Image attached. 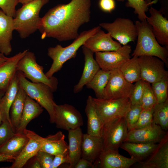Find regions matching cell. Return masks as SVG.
<instances>
[{"label":"cell","mask_w":168,"mask_h":168,"mask_svg":"<svg viewBox=\"0 0 168 168\" xmlns=\"http://www.w3.org/2000/svg\"><path fill=\"white\" fill-rule=\"evenodd\" d=\"M156 103L151 84L144 81L143 92L140 104L141 107L143 109H152Z\"/></svg>","instance_id":"obj_37"},{"label":"cell","mask_w":168,"mask_h":168,"mask_svg":"<svg viewBox=\"0 0 168 168\" xmlns=\"http://www.w3.org/2000/svg\"><path fill=\"white\" fill-rule=\"evenodd\" d=\"M68 131L69 167L74 168L75 166L81 158V147L83 133L80 127Z\"/></svg>","instance_id":"obj_24"},{"label":"cell","mask_w":168,"mask_h":168,"mask_svg":"<svg viewBox=\"0 0 168 168\" xmlns=\"http://www.w3.org/2000/svg\"><path fill=\"white\" fill-rule=\"evenodd\" d=\"M29 140L23 133H16L0 146V154L15 158L20 154Z\"/></svg>","instance_id":"obj_29"},{"label":"cell","mask_w":168,"mask_h":168,"mask_svg":"<svg viewBox=\"0 0 168 168\" xmlns=\"http://www.w3.org/2000/svg\"><path fill=\"white\" fill-rule=\"evenodd\" d=\"M68 151L65 153L54 156L53 162V168H57L64 163L69 164Z\"/></svg>","instance_id":"obj_45"},{"label":"cell","mask_w":168,"mask_h":168,"mask_svg":"<svg viewBox=\"0 0 168 168\" xmlns=\"http://www.w3.org/2000/svg\"><path fill=\"white\" fill-rule=\"evenodd\" d=\"M125 80L133 83L141 79V69L138 57L133 56L119 68Z\"/></svg>","instance_id":"obj_32"},{"label":"cell","mask_w":168,"mask_h":168,"mask_svg":"<svg viewBox=\"0 0 168 168\" xmlns=\"http://www.w3.org/2000/svg\"><path fill=\"white\" fill-rule=\"evenodd\" d=\"M28 49L19 52L8 59L0 66V90L6 91L17 71V65L20 59Z\"/></svg>","instance_id":"obj_23"},{"label":"cell","mask_w":168,"mask_h":168,"mask_svg":"<svg viewBox=\"0 0 168 168\" xmlns=\"http://www.w3.org/2000/svg\"><path fill=\"white\" fill-rule=\"evenodd\" d=\"M34 0H18V3H21L22 5H24Z\"/></svg>","instance_id":"obj_52"},{"label":"cell","mask_w":168,"mask_h":168,"mask_svg":"<svg viewBox=\"0 0 168 168\" xmlns=\"http://www.w3.org/2000/svg\"><path fill=\"white\" fill-rule=\"evenodd\" d=\"M5 91L4 90H0V125L2 122V118L1 109L0 102L1 99L3 96L4 95Z\"/></svg>","instance_id":"obj_51"},{"label":"cell","mask_w":168,"mask_h":168,"mask_svg":"<svg viewBox=\"0 0 168 168\" xmlns=\"http://www.w3.org/2000/svg\"><path fill=\"white\" fill-rule=\"evenodd\" d=\"M15 159L13 157L0 154V162L12 161Z\"/></svg>","instance_id":"obj_48"},{"label":"cell","mask_w":168,"mask_h":168,"mask_svg":"<svg viewBox=\"0 0 168 168\" xmlns=\"http://www.w3.org/2000/svg\"><path fill=\"white\" fill-rule=\"evenodd\" d=\"M18 3V0H0V8L6 15L14 18Z\"/></svg>","instance_id":"obj_42"},{"label":"cell","mask_w":168,"mask_h":168,"mask_svg":"<svg viewBox=\"0 0 168 168\" xmlns=\"http://www.w3.org/2000/svg\"><path fill=\"white\" fill-rule=\"evenodd\" d=\"M134 84L127 82L119 68L110 71L108 82L105 88L103 99H116L129 98Z\"/></svg>","instance_id":"obj_11"},{"label":"cell","mask_w":168,"mask_h":168,"mask_svg":"<svg viewBox=\"0 0 168 168\" xmlns=\"http://www.w3.org/2000/svg\"><path fill=\"white\" fill-rule=\"evenodd\" d=\"M91 0H71L49 9L41 18L38 30L41 39L51 37L59 41L75 39L80 27L90 19Z\"/></svg>","instance_id":"obj_1"},{"label":"cell","mask_w":168,"mask_h":168,"mask_svg":"<svg viewBox=\"0 0 168 168\" xmlns=\"http://www.w3.org/2000/svg\"><path fill=\"white\" fill-rule=\"evenodd\" d=\"M153 122L163 130L168 129V99L163 102L156 103L153 108Z\"/></svg>","instance_id":"obj_34"},{"label":"cell","mask_w":168,"mask_h":168,"mask_svg":"<svg viewBox=\"0 0 168 168\" xmlns=\"http://www.w3.org/2000/svg\"><path fill=\"white\" fill-rule=\"evenodd\" d=\"M118 2H123L124 0H116ZM125 6L128 7L132 8L134 10V13L138 15L140 21H146L147 17L146 12L149 7L152 4L147 3L145 0H127Z\"/></svg>","instance_id":"obj_35"},{"label":"cell","mask_w":168,"mask_h":168,"mask_svg":"<svg viewBox=\"0 0 168 168\" xmlns=\"http://www.w3.org/2000/svg\"><path fill=\"white\" fill-rule=\"evenodd\" d=\"M35 157L39 162L41 168H53L54 155L40 150Z\"/></svg>","instance_id":"obj_43"},{"label":"cell","mask_w":168,"mask_h":168,"mask_svg":"<svg viewBox=\"0 0 168 168\" xmlns=\"http://www.w3.org/2000/svg\"><path fill=\"white\" fill-rule=\"evenodd\" d=\"M128 130L124 117L116 119L104 124L101 133L104 150H118L126 138Z\"/></svg>","instance_id":"obj_8"},{"label":"cell","mask_w":168,"mask_h":168,"mask_svg":"<svg viewBox=\"0 0 168 168\" xmlns=\"http://www.w3.org/2000/svg\"><path fill=\"white\" fill-rule=\"evenodd\" d=\"M131 52V46L127 44L116 50L96 52L95 59L101 69L111 71L119 68L130 59Z\"/></svg>","instance_id":"obj_13"},{"label":"cell","mask_w":168,"mask_h":168,"mask_svg":"<svg viewBox=\"0 0 168 168\" xmlns=\"http://www.w3.org/2000/svg\"><path fill=\"white\" fill-rule=\"evenodd\" d=\"M158 143L125 142L120 147L127 151L131 158L138 160V162H139L144 161L149 156L157 146Z\"/></svg>","instance_id":"obj_27"},{"label":"cell","mask_w":168,"mask_h":168,"mask_svg":"<svg viewBox=\"0 0 168 168\" xmlns=\"http://www.w3.org/2000/svg\"><path fill=\"white\" fill-rule=\"evenodd\" d=\"M145 1L147 3L151 4L152 5L153 4L156 3L158 1V0H154L153 1L152 0H145Z\"/></svg>","instance_id":"obj_53"},{"label":"cell","mask_w":168,"mask_h":168,"mask_svg":"<svg viewBox=\"0 0 168 168\" xmlns=\"http://www.w3.org/2000/svg\"><path fill=\"white\" fill-rule=\"evenodd\" d=\"M83 45L94 53L116 50L122 46L113 39L109 32L105 33L100 28L89 37Z\"/></svg>","instance_id":"obj_16"},{"label":"cell","mask_w":168,"mask_h":168,"mask_svg":"<svg viewBox=\"0 0 168 168\" xmlns=\"http://www.w3.org/2000/svg\"><path fill=\"white\" fill-rule=\"evenodd\" d=\"M82 52L85 61L84 67L82 76L78 83L73 88V92H80L84 86L90 81L100 68L96 60L93 57L94 53L82 45Z\"/></svg>","instance_id":"obj_20"},{"label":"cell","mask_w":168,"mask_h":168,"mask_svg":"<svg viewBox=\"0 0 168 168\" xmlns=\"http://www.w3.org/2000/svg\"><path fill=\"white\" fill-rule=\"evenodd\" d=\"M158 0L161 4V8L159 11L168 19V0Z\"/></svg>","instance_id":"obj_47"},{"label":"cell","mask_w":168,"mask_h":168,"mask_svg":"<svg viewBox=\"0 0 168 168\" xmlns=\"http://www.w3.org/2000/svg\"><path fill=\"white\" fill-rule=\"evenodd\" d=\"M141 69V79L150 84L168 79V72L165 64L159 58L153 56L138 57Z\"/></svg>","instance_id":"obj_10"},{"label":"cell","mask_w":168,"mask_h":168,"mask_svg":"<svg viewBox=\"0 0 168 168\" xmlns=\"http://www.w3.org/2000/svg\"><path fill=\"white\" fill-rule=\"evenodd\" d=\"M8 57L5 56L4 54L0 53V66L2 65L8 59Z\"/></svg>","instance_id":"obj_50"},{"label":"cell","mask_w":168,"mask_h":168,"mask_svg":"<svg viewBox=\"0 0 168 168\" xmlns=\"http://www.w3.org/2000/svg\"><path fill=\"white\" fill-rule=\"evenodd\" d=\"M14 30L13 18L0 9V53L5 55H9L12 51L11 41Z\"/></svg>","instance_id":"obj_22"},{"label":"cell","mask_w":168,"mask_h":168,"mask_svg":"<svg viewBox=\"0 0 168 168\" xmlns=\"http://www.w3.org/2000/svg\"><path fill=\"white\" fill-rule=\"evenodd\" d=\"M94 165L91 162L81 158L75 166L74 168H94Z\"/></svg>","instance_id":"obj_46"},{"label":"cell","mask_w":168,"mask_h":168,"mask_svg":"<svg viewBox=\"0 0 168 168\" xmlns=\"http://www.w3.org/2000/svg\"><path fill=\"white\" fill-rule=\"evenodd\" d=\"M138 161L127 158L119 153L118 150L108 149L101 153L97 161L101 168H129Z\"/></svg>","instance_id":"obj_19"},{"label":"cell","mask_w":168,"mask_h":168,"mask_svg":"<svg viewBox=\"0 0 168 168\" xmlns=\"http://www.w3.org/2000/svg\"><path fill=\"white\" fill-rule=\"evenodd\" d=\"M16 133V130L7 120L3 121L0 125V146L4 144Z\"/></svg>","instance_id":"obj_40"},{"label":"cell","mask_w":168,"mask_h":168,"mask_svg":"<svg viewBox=\"0 0 168 168\" xmlns=\"http://www.w3.org/2000/svg\"><path fill=\"white\" fill-rule=\"evenodd\" d=\"M151 16L146 21L152 27V32L160 44L168 49V20L159 11L151 7L149 9Z\"/></svg>","instance_id":"obj_18"},{"label":"cell","mask_w":168,"mask_h":168,"mask_svg":"<svg viewBox=\"0 0 168 168\" xmlns=\"http://www.w3.org/2000/svg\"><path fill=\"white\" fill-rule=\"evenodd\" d=\"M43 107L35 100L27 96L24 104L20 125L16 133H22L28 123L38 117L43 112Z\"/></svg>","instance_id":"obj_26"},{"label":"cell","mask_w":168,"mask_h":168,"mask_svg":"<svg viewBox=\"0 0 168 168\" xmlns=\"http://www.w3.org/2000/svg\"><path fill=\"white\" fill-rule=\"evenodd\" d=\"M27 96L26 92L19 85L18 92L11 105L9 111L10 121L16 130L20 125Z\"/></svg>","instance_id":"obj_31"},{"label":"cell","mask_w":168,"mask_h":168,"mask_svg":"<svg viewBox=\"0 0 168 168\" xmlns=\"http://www.w3.org/2000/svg\"><path fill=\"white\" fill-rule=\"evenodd\" d=\"M158 125L153 122L145 127L128 131L124 142L138 143H158L168 133Z\"/></svg>","instance_id":"obj_15"},{"label":"cell","mask_w":168,"mask_h":168,"mask_svg":"<svg viewBox=\"0 0 168 168\" xmlns=\"http://www.w3.org/2000/svg\"><path fill=\"white\" fill-rule=\"evenodd\" d=\"M49 0H35L22 5L16 11L13 18L14 30L22 39L29 37L38 30L42 7Z\"/></svg>","instance_id":"obj_3"},{"label":"cell","mask_w":168,"mask_h":168,"mask_svg":"<svg viewBox=\"0 0 168 168\" xmlns=\"http://www.w3.org/2000/svg\"><path fill=\"white\" fill-rule=\"evenodd\" d=\"M85 112L87 119V133L101 137L104 124L96 110L93 97L91 96H88L86 100Z\"/></svg>","instance_id":"obj_25"},{"label":"cell","mask_w":168,"mask_h":168,"mask_svg":"<svg viewBox=\"0 0 168 168\" xmlns=\"http://www.w3.org/2000/svg\"><path fill=\"white\" fill-rule=\"evenodd\" d=\"M100 28L101 27L98 26L82 31L72 43L66 47H63L60 44H57L54 47L49 48L47 54L53 61L50 68L45 73L46 76L51 77L55 73L61 69L67 61L74 58L79 49L89 37Z\"/></svg>","instance_id":"obj_4"},{"label":"cell","mask_w":168,"mask_h":168,"mask_svg":"<svg viewBox=\"0 0 168 168\" xmlns=\"http://www.w3.org/2000/svg\"><path fill=\"white\" fill-rule=\"evenodd\" d=\"M34 157V160L32 161L29 167L31 168H41L39 162L35 156Z\"/></svg>","instance_id":"obj_49"},{"label":"cell","mask_w":168,"mask_h":168,"mask_svg":"<svg viewBox=\"0 0 168 168\" xmlns=\"http://www.w3.org/2000/svg\"><path fill=\"white\" fill-rule=\"evenodd\" d=\"M143 90V80L141 79L135 82L131 96L129 98L131 105L140 104Z\"/></svg>","instance_id":"obj_41"},{"label":"cell","mask_w":168,"mask_h":168,"mask_svg":"<svg viewBox=\"0 0 168 168\" xmlns=\"http://www.w3.org/2000/svg\"><path fill=\"white\" fill-rule=\"evenodd\" d=\"M142 109L140 104L131 105L124 117L128 131L137 122Z\"/></svg>","instance_id":"obj_38"},{"label":"cell","mask_w":168,"mask_h":168,"mask_svg":"<svg viewBox=\"0 0 168 168\" xmlns=\"http://www.w3.org/2000/svg\"><path fill=\"white\" fill-rule=\"evenodd\" d=\"M16 74L20 86L27 95L38 102L45 109L49 116L51 123H54V106L53 90L42 83H33L29 81L22 72L17 71Z\"/></svg>","instance_id":"obj_5"},{"label":"cell","mask_w":168,"mask_h":168,"mask_svg":"<svg viewBox=\"0 0 168 168\" xmlns=\"http://www.w3.org/2000/svg\"><path fill=\"white\" fill-rule=\"evenodd\" d=\"M153 108L142 109L138 121L130 130L142 128L152 124L153 122Z\"/></svg>","instance_id":"obj_39"},{"label":"cell","mask_w":168,"mask_h":168,"mask_svg":"<svg viewBox=\"0 0 168 168\" xmlns=\"http://www.w3.org/2000/svg\"><path fill=\"white\" fill-rule=\"evenodd\" d=\"M137 42L132 56H151L157 57L168 65V49L162 46L157 41L151 25L146 21H135Z\"/></svg>","instance_id":"obj_2"},{"label":"cell","mask_w":168,"mask_h":168,"mask_svg":"<svg viewBox=\"0 0 168 168\" xmlns=\"http://www.w3.org/2000/svg\"><path fill=\"white\" fill-rule=\"evenodd\" d=\"M99 26L109 32L112 37L123 45L137 40L138 33L135 24L128 18L119 17L113 22H103Z\"/></svg>","instance_id":"obj_9"},{"label":"cell","mask_w":168,"mask_h":168,"mask_svg":"<svg viewBox=\"0 0 168 168\" xmlns=\"http://www.w3.org/2000/svg\"><path fill=\"white\" fill-rule=\"evenodd\" d=\"M110 72V71H104L100 69L85 85L87 88L94 91L96 98H103V92L108 82Z\"/></svg>","instance_id":"obj_33"},{"label":"cell","mask_w":168,"mask_h":168,"mask_svg":"<svg viewBox=\"0 0 168 168\" xmlns=\"http://www.w3.org/2000/svg\"><path fill=\"white\" fill-rule=\"evenodd\" d=\"M23 133L28 138L29 140L21 153L14 160L10 168L23 167L29 160L36 155L44 143V138L34 131L26 128Z\"/></svg>","instance_id":"obj_14"},{"label":"cell","mask_w":168,"mask_h":168,"mask_svg":"<svg viewBox=\"0 0 168 168\" xmlns=\"http://www.w3.org/2000/svg\"><path fill=\"white\" fill-rule=\"evenodd\" d=\"M99 6L103 12L111 13L115 8V3L114 0H99Z\"/></svg>","instance_id":"obj_44"},{"label":"cell","mask_w":168,"mask_h":168,"mask_svg":"<svg viewBox=\"0 0 168 168\" xmlns=\"http://www.w3.org/2000/svg\"><path fill=\"white\" fill-rule=\"evenodd\" d=\"M65 136L61 131L44 138V143L40 150L54 155L68 151V144L65 140Z\"/></svg>","instance_id":"obj_28"},{"label":"cell","mask_w":168,"mask_h":168,"mask_svg":"<svg viewBox=\"0 0 168 168\" xmlns=\"http://www.w3.org/2000/svg\"><path fill=\"white\" fill-rule=\"evenodd\" d=\"M151 86L156 103L163 102L168 99V79L152 83Z\"/></svg>","instance_id":"obj_36"},{"label":"cell","mask_w":168,"mask_h":168,"mask_svg":"<svg viewBox=\"0 0 168 168\" xmlns=\"http://www.w3.org/2000/svg\"><path fill=\"white\" fill-rule=\"evenodd\" d=\"M137 163L138 168H168V133L146 159Z\"/></svg>","instance_id":"obj_17"},{"label":"cell","mask_w":168,"mask_h":168,"mask_svg":"<svg viewBox=\"0 0 168 168\" xmlns=\"http://www.w3.org/2000/svg\"><path fill=\"white\" fill-rule=\"evenodd\" d=\"M104 150L101 137L83 134L81 147V158L92 162L95 166L101 152Z\"/></svg>","instance_id":"obj_21"},{"label":"cell","mask_w":168,"mask_h":168,"mask_svg":"<svg viewBox=\"0 0 168 168\" xmlns=\"http://www.w3.org/2000/svg\"><path fill=\"white\" fill-rule=\"evenodd\" d=\"M54 123L57 128L63 130L74 129L83 124L80 113L73 106L65 104L54 106Z\"/></svg>","instance_id":"obj_12"},{"label":"cell","mask_w":168,"mask_h":168,"mask_svg":"<svg viewBox=\"0 0 168 168\" xmlns=\"http://www.w3.org/2000/svg\"><path fill=\"white\" fill-rule=\"evenodd\" d=\"M19 88V84L16 73L6 89L1 100L2 122L6 119L11 123L9 115L10 108L17 94Z\"/></svg>","instance_id":"obj_30"},{"label":"cell","mask_w":168,"mask_h":168,"mask_svg":"<svg viewBox=\"0 0 168 168\" xmlns=\"http://www.w3.org/2000/svg\"><path fill=\"white\" fill-rule=\"evenodd\" d=\"M93 102L104 124L116 119L125 117L131 105L128 98L116 99L93 98Z\"/></svg>","instance_id":"obj_7"},{"label":"cell","mask_w":168,"mask_h":168,"mask_svg":"<svg viewBox=\"0 0 168 168\" xmlns=\"http://www.w3.org/2000/svg\"><path fill=\"white\" fill-rule=\"evenodd\" d=\"M17 71L22 72L25 77L33 83H42L50 87L55 92L58 84V80L53 76L47 77L43 72V66L37 62L34 53L29 50L19 61Z\"/></svg>","instance_id":"obj_6"}]
</instances>
